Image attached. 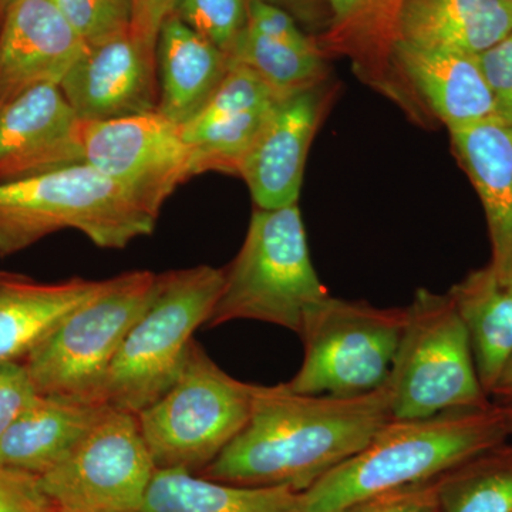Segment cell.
Wrapping results in <instances>:
<instances>
[{
  "mask_svg": "<svg viewBox=\"0 0 512 512\" xmlns=\"http://www.w3.org/2000/svg\"><path fill=\"white\" fill-rule=\"evenodd\" d=\"M403 2L404 0H320L322 6L329 10L333 26L340 29L365 25L367 20L376 18L384 9L389 10L387 6L393 3L400 10Z\"/></svg>",
  "mask_w": 512,
  "mask_h": 512,
  "instance_id": "836d02e7",
  "label": "cell"
},
{
  "mask_svg": "<svg viewBox=\"0 0 512 512\" xmlns=\"http://www.w3.org/2000/svg\"><path fill=\"white\" fill-rule=\"evenodd\" d=\"M86 47L53 0H13L0 29V104L60 84Z\"/></svg>",
  "mask_w": 512,
  "mask_h": 512,
  "instance_id": "9a60e30c",
  "label": "cell"
},
{
  "mask_svg": "<svg viewBox=\"0 0 512 512\" xmlns=\"http://www.w3.org/2000/svg\"><path fill=\"white\" fill-rule=\"evenodd\" d=\"M82 121L123 119L156 113V50L133 33L86 47L59 84Z\"/></svg>",
  "mask_w": 512,
  "mask_h": 512,
  "instance_id": "7c38bea8",
  "label": "cell"
},
{
  "mask_svg": "<svg viewBox=\"0 0 512 512\" xmlns=\"http://www.w3.org/2000/svg\"><path fill=\"white\" fill-rule=\"evenodd\" d=\"M320 104L318 86L282 97L241 161L238 175L261 210L298 204Z\"/></svg>",
  "mask_w": 512,
  "mask_h": 512,
  "instance_id": "2e32d148",
  "label": "cell"
},
{
  "mask_svg": "<svg viewBox=\"0 0 512 512\" xmlns=\"http://www.w3.org/2000/svg\"><path fill=\"white\" fill-rule=\"evenodd\" d=\"M87 46L130 32L133 0H53Z\"/></svg>",
  "mask_w": 512,
  "mask_h": 512,
  "instance_id": "83f0119b",
  "label": "cell"
},
{
  "mask_svg": "<svg viewBox=\"0 0 512 512\" xmlns=\"http://www.w3.org/2000/svg\"><path fill=\"white\" fill-rule=\"evenodd\" d=\"M157 113L184 127L227 76L228 57L174 15L161 26L156 47Z\"/></svg>",
  "mask_w": 512,
  "mask_h": 512,
  "instance_id": "44dd1931",
  "label": "cell"
},
{
  "mask_svg": "<svg viewBox=\"0 0 512 512\" xmlns=\"http://www.w3.org/2000/svg\"><path fill=\"white\" fill-rule=\"evenodd\" d=\"M177 0H133L131 33L150 49L156 50L165 19L173 13Z\"/></svg>",
  "mask_w": 512,
  "mask_h": 512,
  "instance_id": "d6a6232c",
  "label": "cell"
},
{
  "mask_svg": "<svg viewBox=\"0 0 512 512\" xmlns=\"http://www.w3.org/2000/svg\"><path fill=\"white\" fill-rule=\"evenodd\" d=\"M37 394L23 362L0 363V440Z\"/></svg>",
  "mask_w": 512,
  "mask_h": 512,
  "instance_id": "1f68e13d",
  "label": "cell"
},
{
  "mask_svg": "<svg viewBox=\"0 0 512 512\" xmlns=\"http://www.w3.org/2000/svg\"><path fill=\"white\" fill-rule=\"evenodd\" d=\"M478 59L493 93L497 120L512 131V33Z\"/></svg>",
  "mask_w": 512,
  "mask_h": 512,
  "instance_id": "f1b7e54d",
  "label": "cell"
},
{
  "mask_svg": "<svg viewBox=\"0 0 512 512\" xmlns=\"http://www.w3.org/2000/svg\"><path fill=\"white\" fill-rule=\"evenodd\" d=\"M83 121L59 84L0 104V183L83 163Z\"/></svg>",
  "mask_w": 512,
  "mask_h": 512,
  "instance_id": "4fadbf2b",
  "label": "cell"
},
{
  "mask_svg": "<svg viewBox=\"0 0 512 512\" xmlns=\"http://www.w3.org/2000/svg\"><path fill=\"white\" fill-rule=\"evenodd\" d=\"M507 2H512V0H507Z\"/></svg>",
  "mask_w": 512,
  "mask_h": 512,
  "instance_id": "ab89813d",
  "label": "cell"
},
{
  "mask_svg": "<svg viewBox=\"0 0 512 512\" xmlns=\"http://www.w3.org/2000/svg\"><path fill=\"white\" fill-rule=\"evenodd\" d=\"M252 389L254 384L229 376L192 340L170 390L136 414L156 467L200 473L248 423Z\"/></svg>",
  "mask_w": 512,
  "mask_h": 512,
  "instance_id": "52a82bcc",
  "label": "cell"
},
{
  "mask_svg": "<svg viewBox=\"0 0 512 512\" xmlns=\"http://www.w3.org/2000/svg\"><path fill=\"white\" fill-rule=\"evenodd\" d=\"M450 136L483 204L490 265L512 276V131L493 119L451 130Z\"/></svg>",
  "mask_w": 512,
  "mask_h": 512,
  "instance_id": "ffe728a7",
  "label": "cell"
},
{
  "mask_svg": "<svg viewBox=\"0 0 512 512\" xmlns=\"http://www.w3.org/2000/svg\"><path fill=\"white\" fill-rule=\"evenodd\" d=\"M291 487H244L195 476L184 468H157L140 512H298Z\"/></svg>",
  "mask_w": 512,
  "mask_h": 512,
  "instance_id": "d4e9b609",
  "label": "cell"
},
{
  "mask_svg": "<svg viewBox=\"0 0 512 512\" xmlns=\"http://www.w3.org/2000/svg\"><path fill=\"white\" fill-rule=\"evenodd\" d=\"M448 295L467 330L478 379L488 396L512 357V276L488 264L470 272Z\"/></svg>",
  "mask_w": 512,
  "mask_h": 512,
  "instance_id": "cb8c5ba5",
  "label": "cell"
},
{
  "mask_svg": "<svg viewBox=\"0 0 512 512\" xmlns=\"http://www.w3.org/2000/svg\"><path fill=\"white\" fill-rule=\"evenodd\" d=\"M392 420L387 386L359 396L296 393L286 383L252 389L241 433L198 476L244 487L308 490L359 453Z\"/></svg>",
  "mask_w": 512,
  "mask_h": 512,
  "instance_id": "6da1fadb",
  "label": "cell"
},
{
  "mask_svg": "<svg viewBox=\"0 0 512 512\" xmlns=\"http://www.w3.org/2000/svg\"><path fill=\"white\" fill-rule=\"evenodd\" d=\"M490 402L501 409H512V357L491 389Z\"/></svg>",
  "mask_w": 512,
  "mask_h": 512,
  "instance_id": "e575fe53",
  "label": "cell"
},
{
  "mask_svg": "<svg viewBox=\"0 0 512 512\" xmlns=\"http://www.w3.org/2000/svg\"><path fill=\"white\" fill-rule=\"evenodd\" d=\"M13 0H0V13H5V10L8 9V6L10 3H12Z\"/></svg>",
  "mask_w": 512,
  "mask_h": 512,
  "instance_id": "74e56055",
  "label": "cell"
},
{
  "mask_svg": "<svg viewBox=\"0 0 512 512\" xmlns=\"http://www.w3.org/2000/svg\"><path fill=\"white\" fill-rule=\"evenodd\" d=\"M109 404L37 394L0 440L2 466L42 476L90 433Z\"/></svg>",
  "mask_w": 512,
  "mask_h": 512,
  "instance_id": "d6986e66",
  "label": "cell"
},
{
  "mask_svg": "<svg viewBox=\"0 0 512 512\" xmlns=\"http://www.w3.org/2000/svg\"><path fill=\"white\" fill-rule=\"evenodd\" d=\"M436 480L372 495L340 512H433L437 510Z\"/></svg>",
  "mask_w": 512,
  "mask_h": 512,
  "instance_id": "f546056e",
  "label": "cell"
},
{
  "mask_svg": "<svg viewBox=\"0 0 512 512\" xmlns=\"http://www.w3.org/2000/svg\"><path fill=\"white\" fill-rule=\"evenodd\" d=\"M282 97L248 67L229 63L217 92L181 127L195 173L238 174L241 161Z\"/></svg>",
  "mask_w": 512,
  "mask_h": 512,
  "instance_id": "5bb4252c",
  "label": "cell"
},
{
  "mask_svg": "<svg viewBox=\"0 0 512 512\" xmlns=\"http://www.w3.org/2000/svg\"><path fill=\"white\" fill-rule=\"evenodd\" d=\"M258 74L281 96L318 86L323 63L318 45L286 10L249 0L247 26L227 55Z\"/></svg>",
  "mask_w": 512,
  "mask_h": 512,
  "instance_id": "e0dca14e",
  "label": "cell"
},
{
  "mask_svg": "<svg viewBox=\"0 0 512 512\" xmlns=\"http://www.w3.org/2000/svg\"><path fill=\"white\" fill-rule=\"evenodd\" d=\"M83 163L120 185L160 217L173 192L195 173L181 127L160 113L83 121Z\"/></svg>",
  "mask_w": 512,
  "mask_h": 512,
  "instance_id": "8fae6325",
  "label": "cell"
},
{
  "mask_svg": "<svg viewBox=\"0 0 512 512\" xmlns=\"http://www.w3.org/2000/svg\"><path fill=\"white\" fill-rule=\"evenodd\" d=\"M510 436L500 407L390 420L359 453L299 493L298 512H340L357 501L426 483Z\"/></svg>",
  "mask_w": 512,
  "mask_h": 512,
  "instance_id": "7a4b0ae2",
  "label": "cell"
},
{
  "mask_svg": "<svg viewBox=\"0 0 512 512\" xmlns=\"http://www.w3.org/2000/svg\"><path fill=\"white\" fill-rule=\"evenodd\" d=\"M329 292L309 254L298 204L252 214L244 244L228 268L207 328L258 320L301 332L309 308Z\"/></svg>",
  "mask_w": 512,
  "mask_h": 512,
  "instance_id": "5b68a950",
  "label": "cell"
},
{
  "mask_svg": "<svg viewBox=\"0 0 512 512\" xmlns=\"http://www.w3.org/2000/svg\"><path fill=\"white\" fill-rule=\"evenodd\" d=\"M433 512H439V508H437V510H434Z\"/></svg>",
  "mask_w": 512,
  "mask_h": 512,
  "instance_id": "f35d334b",
  "label": "cell"
},
{
  "mask_svg": "<svg viewBox=\"0 0 512 512\" xmlns=\"http://www.w3.org/2000/svg\"><path fill=\"white\" fill-rule=\"evenodd\" d=\"M501 412H503L504 423L505 427H507L508 434H512V409H501Z\"/></svg>",
  "mask_w": 512,
  "mask_h": 512,
  "instance_id": "8d00e7d4",
  "label": "cell"
},
{
  "mask_svg": "<svg viewBox=\"0 0 512 512\" xmlns=\"http://www.w3.org/2000/svg\"><path fill=\"white\" fill-rule=\"evenodd\" d=\"M101 285L103 281L83 278L42 284L0 271V363L23 362L67 313Z\"/></svg>",
  "mask_w": 512,
  "mask_h": 512,
  "instance_id": "603a6c76",
  "label": "cell"
},
{
  "mask_svg": "<svg viewBox=\"0 0 512 512\" xmlns=\"http://www.w3.org/2000/svg\"><path fill=\"white\" fill-rule=\"evenodd\" d=\"M156 470L136 414L110 406L39 481L56 512H140Z\"/></svg>",
  "mask_w": 512,
  "mask_h": 512,
  "instance_id": "30bf717a",
  "label": "cell"
},
{
  "mask_svg": "<svg viewBox=\"0 0 512 512\" xmlns=\"http://www.w3.org/2000/svg\"><path fill=\"white\" fill-rule=\"evenodd\" d=\"M406 309L386 383L392 419H426L493 404L478 379L470 339L450 295L419 289Z\"/></svg>",
  "mask_w": 512,
  "mask_h": 512,
  "instance_id": "8992f818",
  "label": "cell"
},
{
  "mask_svg": "<svg viewBox=\"0 0 512 512\" xmlns=\"http://www.w3.org/2000/svg\"><path fill=\"white\" fill-rule=\"evenodd\" d=\"M224 285L211 265L156 274L150 302L111 363L101 400L138 414L170 390L183 369L195 330L207 325Z\"/></svg>",
  "mask_w": 512,
  "mask_h": 512,
  "instance_id": "277c9868",
  "label": "cell"
},
{
  "mask_svg": "<svg viewBox=\"0 0 512 512\" xmlns=\"http://www.w3.org/2000/svg\"><path fill=\"white\" fill-rule=\"evenodd\" d=\"M156 274L131 271L104 279L23 360L39 394L100 402L104 380L128 330L150 302Z\"/></svg>",
  "mask_w": 512,
  "mask_h": 512,
  "instance_id": "ba28073f",
  "label": "cell"
},
{
  "mask_svg": "<svg viewBox=\"0 0 512 512\" xmlns=\"http://www.w3.org/2000/svg\"><path fill=\"white\" fill-rule=\"evenodd\" d=\"M264 2L286 10L293 18L303 22H313L318 16V9L322 6L320 0H264Z\"/></svg>",
  "mask_w": 512,
  "mask_h": 512,
  "instance_id": "d590c367",
  "label": "cell"
},
{
  "mask_svg": "<svg viewBox=\"0 0 512 512\" xmlns=\"http://www.w3.org/2000/svg\"><path fill=\"white\" fill-rule=\"evenodd\" d=\"M157 220L86 163L0 183V256L18 254L63 229L82 232L99 248L124 249L153 234Z\"/></svg>",
  "mask_w": 512,
  "mask_h": 512,
  "instance_id": "3957f363",
  "label": "cell"
},
{
  "mask_svg": "<svg viewBox=\"0 0 512 512\" xmlns=\"http://www.w3.org/2000/svg\"><path fill=\"white\" fill-rule=\"evenodd\" d=\"M439 512H512V446L480 451L436 480Z\"/></svg>",
  "mask_w": 512,
  "mask_h": 512,
  "instance_id": "484cf974",
  "label": "cell"
},
{
  "mask_svg": "<svg viewBox=\"0 0 512 512\" xmlns=\"http://www.w3.org/2000/svg\"><path fill=\"white\" fill-rule=\"evenodd\" d=\"M0 512H56L39 476L0 464Z\"/></svg>",
  "mask_w": 512,
  "mask_h": 512,
  "instance_id": "4dcf8cb0",
  "label": "cell"
},
{
  "mask_svg": "<svg viewBox=\"0 0 512 512\" xmlns=\"http://www.w3.org/2000/svg\"><path fill=\"white\" fill-rule=\"evenodd\" d=\"M406 318V308L326 296L303 318L302 365L286 386L329 396H359L386 386Z\"/></svg>",
  "mask_w": 512,
  "mask_h": 512,
  "instance_id": "9c48e42d",
  "label": "cell"
},
{
  "mask_svg": "<svg viewBox=\"0 0 512 512\" xmlns=\"http://www.w3.org/2000/svg\"><path fill=\"white\" fill-rule=\"evenodd\" d=\"M249 0H177L171 15L228 55L247 26Z\"/></svg>",
  "mask_w": 512,
  "mask_h": 512,
  "instance_id": "4316f807",
  "label": "cell"
},
{
  "mask_svg": "<svg viewBox=\"0 0 512 512\" xmlns=\"http://www.w3.org/2000/svg\"><path fill=\"white\" fill-rule=\"evenodd\" d=\"M393 52L448 131L497 120L493 93L478 56L414 46L397 39L393 40Z\"/></svg>",
  "mask_w": 512,
  "mask_h": 512,
  "instance_id": "ac0fdd59",
  "label": "cell"
},
{
  "mask_svg": "<svg viewBox=\"0 0 512 512\" xmlns=\"http://www.w3.org/2000/svg\"><path fill=\"white\" fill-rule=\"evenodd\" d=\"M510 33L507 0H404L393 39L480 56Z\"/></svg>",
  "mask_w": 512,
  "mask_h": 512,
  "instance_id": "7402d4cb",
  "label": "cell"
}]
</instances>
